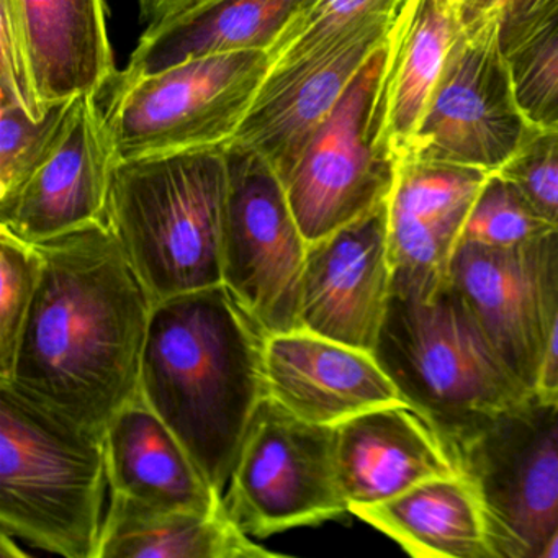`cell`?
Here are the masks:
<instances>
[{
	"label": "cell",
	"instance_id": "6da1fadb",
	"mask_svg": "<svg viewBox=\"0 0 558 558\" xmlns=\"http://www.w3.org/2000/svg\"><path fill=\"white\" fill-rule=\"evenodd\" d=\"M40 283L9 384L106 433L140 393L153 302L107 221L35 244Z\"/></svg>",
	"mask_w": 558,
	"mask_h": 558
},
{
	"label": "cell",
	"instance_id": "7a4b0ae2",
	"mask_svg": "<svg viewBox=\"0 0 558 558\" xmlns=\"http://www.w3.org/2000/svg\"><path fill=\"white\" fill-rule=\"evenodd\" d=\"M267 336L223 283L162 300L149 319L140 395L221 499L267 397Z\"/></svg>",
	"mask_w": 558,
	"mask_h": 558
},
{
	"label": "cell",
	"instance_id": "3957f363",
	"mask_svg": "<svg viewBox=\"0 0 558 558\" xmlns=\"http://www.w3.org/2000/svg\"><path fill=\"white\" fill-rule=\"evenodd\" d=\"M110 486L104 433L0 380L2 535L66 558H100Z\"/></svg>",
	"mask_w": 558,
	"mask_h": 558
},
{
	"label": "cell",
	"instance_id": "277c9868",
	"mask_svg": "<svg viewBox=\"0 0 558 558\" xmlns=\"http://www.w3.org/2000/svg\"><path fill=\"white\" fill-rule=\"evenodd\" d=\"M227 146L117 162L107 223L153 302L221 286Z\"/></svg>",
	"mask_w": 558,
	"mask_h": 558
},
{
	"label": "cell",
	"instance_id": "5b68a950",
	"mask_svg": "<svg viewBox=\"0 0 558 558\" xmlns=\"http://www.w3.org/2000/svg\"><path fill=\"white\" fill-rule=\"evenodd\" d=\"M270 71L267 51L194 58L136 80L112 81L107 126L117 159L227 146Z\"/></svg>",
	"mask_w": 558,
	"mask_h": 558
},
{
	"label": "cell",
	"instance_id": "8992f818",
	"mask_svg": "<svg viewBox=\"0 0 558 558\" xmlns=\"http://www.w3.org/2000/svg\"><path fill=\"white\" fill-rule=\"evenodd\" d=\"M505 11L506 0L465 5L456 44L401 159L495 174L521 148L534 126L525 120L512 86L502 47Z\"/></svg>",
	"mask_w": 558,
	"mask_h": 558
},
{
	"label": "cell",
	"instance_id": "52a82bcc",
	"mask_svg": "<svg viewBox=\"0 0 558 558\" xmlns=\"http://www.w3.org/2000/svg\"><path fill=\"white\" fill-rule=\"evenodd\" d=\"M223 506L257 538L349 512L336 470L335 426L306 423L267 395L247 427Z\"/></svg>",
	"mask_w": 558,
	"mask_h": 558
},
{
	"label": "cell",
	"instance_id": "ba28073f",
	"mask_svg": "<svg viewBox=\"0 0 558 558\" xmlns=\"http://www.w3.org/2000/svg\"><path fill=\"white\" fill-rule=\"evenodd\" d=\"M227 149L230 197L221 283L267 335L295 331L308 241L266 159L236 146Z\"/></svg>",
	"mask_w": 558,
	"mask_h": 558
},
{
	"label": "cell",
	"instance_id": "9c48e42d",
	"mask_svg": "<svg viewBox=\"0 0 558 558\" xmlns=\"http://www.w3.org/2000/svg\"><path fill=\"white\" fill-rule=\"evenodd\" d=\"M0 100L44 119L116 80L106 0H0Z\"/></svg>",
	"mask_w": 558,
	"mask_h": 558
},
{
	"label": "cell",
	"instance_id": "30bf717a",
	"mask_svg": "<svg viewBox=\"0 0 558 558\" xmlns=\"http://www.w3.org/2000/svg\"><path fill=\"white\" fill-rule=\"evenodd\" d=\"M385 47L354 77L282 182L308 243L328 236L390 197L397 162L378 151L374 136Z\"/></svg>",
	"mask_w": 558,
	"mask_h": 558
},
{
	"label": "cell",
	"instance_id": "8fae6325",
	"mask_svg": "<svg viewBox=\"0 0 558 558\" xmlns=\"http://www.w3.org/2000/svg\"><path fill=\"white\" fill-rule=\"evenodd\" d=\"M404 361L433 403L452 413L512 417L535 403L450 287L430 302H391Z\"/></svg>",
	"mask_w": 558,
	"mask_h": 558
},
{
	"label": "cell",
	"instance_id": "7c38bea8",
	"mask_svg": "<svg viewBox=\"0 0 558 558\" xmlns=\"http://www.w3.org/2000/svg\"><path fill=\"white\" fill-rule=\"evenodd\" d=\"M452 289L534 395L558 312V233L508 250L459 244Z\"/></svg>",
	"mask_w": 558,
	"mask_h": 558
},
{
	"label": "cell",
	"instance_id": "4fadbf2b",
	"mask_svg": "<svg viewBox=\"0 0 558 558\" xmlns=\"http://www.w3.org/2000/svg\"><path fill=\"white\" fill-rule=\"evenodd\" d=\"M393 302L388 198L308 243L299 292V329L378 354Z\"/></svg>",
	"mask_w": 558,
	"mask_h": 558
},
{
	"label": "cell",
	"instance_id": "5bb4252c",
	"mask_svg": "<svg viewBox=\"0 0 558 558\" xmlns=\"http://www.w3.org/2000/svg\"><path fill=\"white\" fill-rule=\"evenodd\" d=\"M395 21L372 22L326 50L272 68L227 146L256 153L286 181L354 77L385 47Z\"/></svg>",
	"mask_w": 558,
	"mask_h": 558
},
{
	"label": "cell",
	"instance_id": "9a60e30c",
	"mask_svg": "<svg viewBox=\"0 0 558 558\" xmlns=\"http://www.w3.org/2000/svg\"><path fill=\"white\" fill-rule=\"evenodd\" d=\"M117 162L99 97H77L73 122L53 156L0 198V228L37 244L107 221Z\"/></svg>",
	"mask_w": 558,
	"mask_h": 558
},
{
	"label": "cell",
	"instance_id": "2e32d148",
	"mask_svg": "<svg viewBox=\"0 0 558 558\" xmlns=\"http://www.w3.org/2000/svg\"><path fill=\"white\" fill-rule=\"evenodd\" d=\"M264 374L270 398L318 426L408 400L377 355L303 329L267 336Z\"/></svg>",
	"mask_w": 558,
	"mask_h": 558
},
{
	"label": "cell",
	"instance_id": "e0dca14e",
	"mask_svg": "<svg viewBox=\"0 0 558 558\" xmlns=\"http://www.w3.org/2000/svg\"><path fill=\"white\" fill-rule=\"evenodd\" d=\"M351 512L413 557L524 558L495 501L465 470Z\"/></svg>",
	"mask_w": 558,
	"mask_h": 558
},
{
	"label": "cell",
	"instance_id": "ac0fdd59",
	"mask_svg": "<svg viewBox=\"0 0 558 558\" xmlns=\"http://www.w3.org/2000/svg\"><path fill=\"white\" fill-rule=\"evenodd\" d=\"M335 457L349 512L462 472L442 437L410 400L374 408L335 426Z\"/></svg>",
	"mask_w": 558,
	"mask_h": 558
},
{
	"label": "cell",
	"instance_id": "d6986e66",
	"mask_svg": "<svg viewBox=\"0 0 558 558\" xmlns=\"http://www.w3.org/2000/svg\"><path fill=\"white\" fill-rule=\"evenodd\" d=\"M463 17V0H407L393 22L374 106L375 145L391 161L410 148Z\"/></svg>",
	"mask_w": 558,
	"mask_h": 558
},
{
	"label": "cell",
	"instance_id": "ffe728a7",
	"mask_svg": "<svg viewBox=\"0 0 558 558\" xmlns=\"http://www.w3.org/2000/svg\"><path fill=\"white\" fill-rule=\"evenodd\" d=\"M104 440L110 498L153 511L225 509L189 450L142 395L110 420Z\"/></svg>",
	"mask_w": 558,
	"mask_h": 558
},
{
	"label": "cell",
	"instance_id": "44dd1931",
	"mask_svg": "<svg viewBox=\"0 0 558 558\" xmlns=\"http://www.w3.org/2000/svg\"><path fill=\"white\" fill-rule=\"evenodd\" d=\"M305 0H187L151 22L120 80H136L194 58L272 50Z\"/></svg>",
	"mask_w": 558,
	"mask_h": 558
},
{
	"label": "cell",
	"instance_id": "7402d4cb",
	"mask_svg": "<svg viewBox=\"0 0 558 558\" xmlns=\"http://www.w3.org/2000/svg\"><path fill=\"white\" fill-rule=\"evenodd\" d=\"M277 558L241 531L227 509L153 511L109 498L100 558Z\"/></svg>",
	"mask_w": 558,
	"mask_h": 558
},
{
	"label": "cell",
	"instance_id": "603a6c76",
	"mask_svg": "<svg viewBox=\"0 0 558 558\" xmlns=\"http://www.w3.org/2000/svg\"><path fill=\"white\" fill-rule=\"evenodd\" d=\"M489 175L465 166L401 159L388 204L423 223L462 236L466 217Z\"/></svg>",
	"mask_w": 558,
	"mask_h": 558
},
{
	"label": "cell",
	"instance_id": "cb8c5ba5",
	"mask_svg": "<svg viewBox=\"0 0 558 558\" xmlns=\"http://www.w3.org/2000/svg\"><path fill=\"white\" fill-rule=\"evenodd\" d=\"M495 505L524 558L541 557L558 531V421L522 459L505 502Z\"/></svg>",
	"mask_w": 558,
	"mask_h": 558
},
{
	"label": "cell",
	"instance_id": "d4e9b609",
	"mask_svg": "<svg viewBox=\"0 0 558 558\" xmlns=\"http://www.w3.org/2000/svg\"><path fill=\"white\" fill-rule=\"evenodd\" d=\"M407 0H305L272 50L270 70L312 57L381 19H397Z\"/></svg>",
	"mask_w": 558,
	"mask_h": 558
},
{
	"label": "cell",
	"instance_id": "484cf974",
	"mask_svg": "<svg viewBox=\"0 0 558 558\" xmlns=\"http://www.w3.org/2000/svg\"><path fill=\"white\" fill-rule=\"evenodd\" d=\"M76 99L57 104L40 120L19 106L0 104V198L17 191L53 156L73 122Z\"/></svg>",
	"mask_w": 558,
	"mask_h": 558
},
{
	"label": "cell",
	"instance_id": "4316f807",
	"mask_svg": "<svg viewBox=\"0 0 558 558\" xmlns=\"http://www.w3.org/2000/svg\"><path fill=\"white\" fill-rule=\"evenodd\" d=\"M554 233H558L557 228L548 223L511 182L495 172L473 204L459 244L508 250Z\"/></svg>",
	"mask_w": 558,
	"mask_h": 558
},
{
	"label": "cell",
	"instance_id": "83f0119b",
	"mask_svg": "<svg viewBox=\"0 0 558 558\" xmlns=\"http://www.w3.org/2000/svg\"><path fill=\"white\" fill-rule=\"evenodd\" d=\"M506 57L525 120L532 126L558 125V9Z\"/></svg>",
	"mask_w": 558,
	"mask_h": 558
},
{
	"label": "cell",
	"instance_id": "f1b7e54d",
	"mask_svg": "<svg viewBox=\"0 0 558 558\" xmlns=\"http://www.w3.org/2000/svg\"><path fill=\"white\" fill-rule=\"evenodd\" d=\"M40 274L37 246L0 228V380H9L14 371Z\"/></svg>",
	"mask_w": 558,
	"mask_h": 558
},
{
	"label": "cell",
	"instance_id": "f546056e",
	"mask_svg": "<svg viewBox=\"0 0 558 558\" xmlns=\"http://www.w3.org/2000/svg\"><path fill=\"white\" fill-rule=\"evenodd\" d=\"M496 174L511 182L558 230V125L534 126Z\"/></svg>",
	"mask_w": 558,
	"mask_h": 558
},
{
	"label": "cell",
	"instance_id": "4dcf8cb0",
	"mask_svg": "<svg viewBox=\"0 0 558 558\" xmlns=\"http://www.w3.org/2000/svg\"><path fill=\"white\" fill-rule=\"evenodd\" d=\"M558 9V0H506L502 19L505 53Z\"/></svg>",
	"mask_w": 558,
	"mask_h": 558
},
{
	"label": "cell",
	"instance_id": "1f68e13d",
	"mask_svg": "<svg viewBox=\"0 0 558 558\" xmlns=\"http://www.w3.org/2000/svg\"><path fill=\"white\" fill-rule=\"evenodd\" d=\"M534 400L538 407L558 411V312L535 384Z\"/></svg>",
	"mask_w": 558,
	"mask_h": 558
},
{
	"label": "cell",
	"instance_id": "d6a6232c",
	"mask_svg": "<svg viewBox=\"0 0 558 558\" xmlns=\"http://www.w3.org/2000/svg\"><path fill=\"white\" fill-rule=\"evenodd\" d=\"M184 2H187V0H138L140 17L143 22L151 24V22L165 17L168 12L174 11Z\"/></svg>",
	"mask_w": 558,
	"mask_h": 558
},
{
	"label": "cell",
	"instance_id": "836d02e7",
	"mask_svg": "<svg viewBox=\"0 0 558 558\" xmlns=\"http://www.w3.org/2000/svg\"><path fill=\"white\" fill-rule=\"evenodd\" d=\"M538 558H558V531L557 534L554 535V538L548 542L547 547L544 548V551H542Z\"/></svg>",
	"mask_w": 558,
	"mask_h": 558
},
{
	"label": "cell",
	"instance_id": "e575fe53",
	"mask_svg": "<svg viewBox=\"0 0 558 558\" xmlns=\"http://www.w3.org/2000/svg\"><path fill=\"white\" fill-rule=\"evenodd\" d=\"M492 0H463V4L465 5H483L488 4Z\"/></svg>",
	"mask_w": 558,
	"mask_h": 558
}]
</instances>
